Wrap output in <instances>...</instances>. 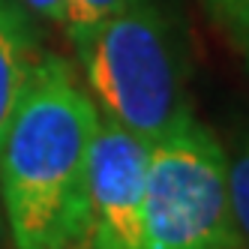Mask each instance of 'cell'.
Returning <instances> with one entry per match:
<instances>
[{"label":"cell","mask_w":249,"mask_h":249,"mask_svg":"<svg viewBox=\"0 0 249 249\" xmlns=\"http://www.w3.org/2000/svg\"><path fill=\"white\" fill-rule=\"evenodd\" d=\"M93 96L60 57H42L0 144V207L12 249H63L87 228Z\"/></svg>","instance_id":"cell-1"},{"label":"cell","mask_w":249,"mask_h":249,"mask_svg":"<svg viewBox=\"0 0 249 249\" xmlns=\"http://www.w3.org/2000/svg\"><path fill=\"white\" fill-rule=\"evenodd\" d=\"M75 51L99 114L132 135L153 141L189 111L171 27L150 0L108 15Z\"/></svg>","instance_id":"cell-2"},{"label":"cell","mask_w":249,"mask_h":249,"mask_svg":"<svg viewBox=\"0 0 249 249\" xmlns=\"http://www.w3.org/2000/svg\"><path fill=\"white\" fill-rule=\"evenodd\" d=\"M144 249H240L228 201V153L192 111L147 147Z\"/></svg>","instance_id":"cell-3"},{"label":"cell","mask_w":249,"mask_h":249,"mask_svg":"<svg viewBox=\"0 0 249 249\" xmlns=\"http://www.w3.org/2000/svg\"><path fill=\"white\" fill-rule=\"evenodd\" d=\"M150 141L99 114L87 165V228L93 249H144V186Z\"/></svg>","instance_id":"cell-4"},{"label":"cell","mask_w":249,"mask_h":249,"mask_svg":"<svg viewBox=\"0 0 249 249\" xmlns=\"http://www.w3.org/2000/svg\"><path fill=\"white\" fill-rule=\"evenodd\" d=\"M42 63L33 24L18 0H0V144Z\"/></svg>","instance_id":"cell-5"},{"label":"cell","mask_w":249,"mask_h":249,"mask_svg":"<svg viewBox=\"0 0 249 249\" xmlns=\"http://www.w3.org/2000/svg\"><path fill=\"white\" fill-rule=\"evenodd\" d=\"M228 201L240 246L249 249V141L240 144L234 156H228Z\"/></svg>","instance_id":"cell-6"},{"label":"cell","mask_w":249,"mask_h":249,"mask_svg":"<svg viewBox=\"0 0 249 249\" xmlns=\"http://www.w3.org/2000/svg\"><path fill=\"white\" fill-rule=\"evenodd\" d=\"M132 0H69V24L66 33L75 45L90 33L99 21H105L108 15L126 9Z\"/></svg>","instance_id":"cell-7"},{"label":"cell","mask_w":249,"mask_h":249,"mask_svg":"<svg viewBox=\"0 0 249 249\" xmlns=\"http://www.w3.org/2000/svg\"><path fill=\"white\" fill-rule=\"evenodd\" d=\"M21 6L42 15V18H48L51 24H57L63 30L69 24V0H21Z\"/></svg>","instance_id":"cell-8"},{"label":"cell","mask_w":249,"mask_h":249,"mask_svg":"<svg viewBox=\"0 0 249 249\" xmlns=\"http://www.w3.org/2000/svg\"><path fill=\"white\" fill-rule=\"evenodd\" d=\"M234 27H237V33H240V42H243V48H246V57H249V3H243L234 15Z\"/></svg>","instance_id":"cell-9"},{"label":"cell","mask_w":249,"mask_h":249,"mask_svg":"<svg viewBox=\"0 0 249 249\" xmlns=\"http://www.w3.org/2000/svg\"><path fill=\"white\" fill-rule=\"evenodd\" d=\"M213 3H216L219 9H225L228 15H234V12H237L243 3H249V0H213Z\"/></svg>","instance_id":"cell-10"},{"label":"cell","mask_w":249,"mask_h":249,"mask_svg":"<svg viewBox=\"0 0 249 249\" xmlns=\"http://www.w3.org/2000/svg\"><path fill=\"white\" fill-rule=\"evenodd\" d=\"M3 246H12V243H9V228H6V219H3V207H0V249Z\"/></svg>","instance_id":"cell-11"},{"label":"cell","mask_w":249,"mask_h":249,"mask_svg":"<svg viewBox=\"0 0 249 249\" xmlns=\"http://www.w3.org/2000/svg\"><path fill=\"white\" fill-rule=\"evenodd\" d=\"M63 249H93V246H90V243H87V240L81 237V240H75V243H69V246H63Z\"/></svg>","instance_id":"cell-12"},{"label":"cell","mask_w":249,"mask_h":249,"mask_svg":"<svg viewBox=\"0 0 249 249\" xmlns=\"http://www.w3.org/2000/svg\"><path fill=\"white\" fill-rule=\"evenodd\" d=\"M240 249H243V246H240Z\"/></svg>","instance_id":"cell-13"}]
</instances>
